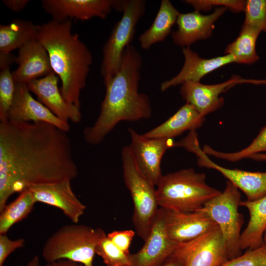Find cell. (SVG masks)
<instances>
[{
    "label": "cell",
    "mask_w": 266,
    "mask_h": 266,
    "mask_svg": "<svg viewBox=\"0 0 266 266\" xmlns=\"http://www.w3.org/2000/svg\"><path fill=\"white\" fill-rule=\"evenodd\" d=\"M67 133L43 122H0V211L31 186L77 177Z\"/></svg>",
    "instance_id": "6da1fadb"
},
{
    "label": "cell",
    "mask_w": 266,
    "mask_h": 266,
    "mask_svg": "<svg viewBox=\"0 0 266 266\" xmlns=\"http://www.w3.org/2000/svg\"><path fill=\"white\" fill-rule=\"evenodd\" d=\"M142 58L132 45L123 52L117 72L104 85L105 94L99 116L94 124L84 128L85 141L96 145L121 121L135 122L149 118L152 108L149 97L138 91Z\"/></svg>",
    "instance_id": "7a4b0ae2"
},
{
    "label": "cell",
    "mask_w": 266,
    "mask_h": 266,
    "mask_svg": "<svg viewBox=\"0 0 266 266\" xmlns=\"http://www.w3.org/2000/svg\"><path fill=\"white\" fill-rule=\"evenodd\" d=\"M72 27V20L52 19L39 25L37 40L46 50L52 69L61 81L62 96L80 109V94L86 85L93 56Z\"/></svg>",
    "instance_id": "3957f363"
},
{
    "label": "cell",
    "mask_w": 266,
    "mask_h": 266,
    "mask_svg": "<svg viewBox=\"0 0 266 266\" xmlns=\"http://www.w3.org/2000/svg\"><path fill=\"white\" fill-rule=\"evenodd\" d=\"M156 187L160 207L184 212L202 208L221 193L207 184L204 173L192 168L163 175Z\"/></svg>",
    "instance_id": "277c9868"
},
{
    "label": "cell",
    "mask_w": 266,
    "mask_h": 266,
    "mask_svg": "<svg viewBox=\"0 0 266 266\" xmlns=\"http://www.w3.org/2000/svg\"><path fill=\"white\" fill-rule=\"evenodd\" d=\"M106 235L100 228L72 223L57 230L46 241L42 256L46 263L67 260L93 266L96 248Z\"/></svg>",
    "instance_id": "5b68a950"
},
{
    "label": "cell",
    "mask_w": 266,
    "mask_h": 266,
    "mask_svg": "<svg viewBox=\"0 0 266 266\" xmlns=\"http://www.w3.org/2000/svg\"><path fill=\"white\" fill-rule=\"evenodd\" d=\"M121 159L124 183L133 205V222L137 234L145 241L160 208L156 189L138 169L128 146L122 148Z\"/></svg>",
    "instance_id": "8992f818"
},
{
    "label": "cell",
    "mask_w": 266,
    "mask_h": 266,
    "mask_svg": "<svg viewBox=\"0 0 266 266\" xmlns=\"http://www.w3.org/2000/svg\"><path fill=\"white\" fill-rule=\"evenodd\" d=\"M240 201L239 189L228 181L224 191L200 209L209 215L219 228L230 260L242 254L240 232L243 217L238 212Z\"/></svg>",
    "instance_id": "52a82bcc"
},
{
    "label": "cell",
    "mask_w": 266,
    "mask_h": 266,
    "mask_svg": "<svg viewBox=\"0 0 266 266\" xmlns=\"http://www.w3.org/2000/svg\"><path fill=\"white\" fill-rule=\"evenodd\" d=\"M146 2L144 0H125L123 14L114 26L103 45L100 73L104 84L118 70L123 52L131 44L137 25L145 12Z\"/></svg>",
    "instance_id": "ba28073f"
},
{
    "label": "cell",
    "mask_w": 266,
    "mask_h": 266,
    "mask_svg": "<svg viewBox=\"0 0 266 266\" xmlns=\"http://www.w3.org/2000/svg\"><path fill=\"white\" fill-rule=\"evenodd\" d=\"M175 146L184 147L196 154L199 166L218 171L245 194L246 200H255L266 195V172L231 169L215 163L200 148L195 131L190 132L187 136L175 142Z\"/></svg>",
    "instance_id": "9c48e42d"
},
{
    "label": "cell",
    "mask_w": 266,
    "mask_h": 266,
    "mask_svg": "<svg viewBox=\"0 0 266 266\" xmlns=\"http://www.w3.org/2000/svg\"><path fill=\"white\" fill-rule=\"evenodd\" d=\"M174 253L181 259L183 266H221L230 260L218 226L192 240L180 243Z\"/></svg>",
    "instance_id": "30bf717a"
},
{
    "label": "cell",
    "mask_w": 266,
    "mask_h": 266,
    "mask_svg": "<svg viewBox=\"0 0 266 266\" xmlns=\"http://www.w3.org/2000/svg\"><path fill=\"white\" fill-rule=\"evenodd\" d=\"M131 144L128 146L140 173L155 186L163 174L161 161L165 152L174 147L172 138H148L128 128Z\"/></svg>",
    "instance_id": "8fae6325"
},
{
    "label": "cell",
    "mask_w": 266,
    "mask_h": 266,
    "mask_svg": "<svg viewBox=\"0 0 266 266\" xmlns=\"http://www.w3.org/2000/svg\"><path fill=\"white\" fill-rule=\"evenodd\" d=\"M179 244L169 238L166 209L160 207L144 245L137 252L130 255L131 266H161Z\"/></svg>",
    "instance_id": "7c38bea8"
},
{
    "label": "cell",
    "mask_w": 266,
    "mask_h": 266,
    "mask_svg": "<svg viewBox=\"0 0 266 266\" xmlns=\"http://www.w3.org/2000/svg\"><path fill=\"white\" fill-rule=\"evenodd\" d=\"M120 0H43L42 8L52 19L85 21L98 17L105 19L112 10L118 11Z\"/></svg>",
    "instance_id": "4fadbf2b"
},
{
    "label": "cell",
    "mask_w": 266,
    "mask_h": 266,
    "mask_svg": "<svg viewBox=\"0 0 266 266\" xmlns=\"http://www.w3.org/2000/svg\"><path fill=\"white\" fill-rule=\"evenodd\" d=\"M36 202H42L57 207L74 223H78L86 206L73 191L71 181L35 185L30 186Z\"/></svg>",
    "instance_id": "5bb4252c"
},
{
    "label": "cell",
    "mask_w": 266,
    "mask_h": 266,
    "mask_svg": "<svg viewBox=\"0 0 266 266\" xmlns=\"http://www.w3.org/2000/svg\"><path fill=\"white\" fill-rule=\"evenodd\" d=\"M166 222L169 238L179 244L192 240L217 226L201 209L190 212L166 209Z\"/></svg>",
    "instance_id": "9a60e30c"
},
{
    "label": "cell",
    "mask_w": 266,
    "mask_h": 266,
    "mask_svg": "<svg viewBox=\"0 0 266 266\" xmlns=\"http://www.w3.org/2000/svg\"><path fill=\"white\" fill-rule=\"evenodd\" d=\"M8 120L15 122H43L68 132V122L56 116L46 106L32 96L27 84H15V91L8 115Z\"/></svg>",
    "instance_id": "2e32d148"
},
{
    "label": "cell",
    "mask_w": 266,
    "mask_h": 266,
    "mask_svg": "<svg viewBox=\"0 0 266 266\" xmlns=\"http://www.w3.org/2000/svg\"><path fill=\"white\" fill-rule=\"evenodd\" d=\"M59 77L53 72L27 84L31 92L34 93L38 101L61 120L79 123L82 119L80 109L67 102L58 87Z\"/></svg>",
    "instance_id": "e0dca14e"
},
{
    "label": "cell",
    "mask_w": 266,
    "mask_h": 266,
    "mask_svg": "<svg viewBox=\"0 0 266 266\" xmlns=\"http://www.w3.org/2000/svg\"><path fill=\"white\" fill-rule=\"evenodd\" d=\"M241 79L240 76L233 75L225 82L214 85L186 81L181 84L180 93L186 102L205 117L223 105L224 99L220 94L237 84Z\"/></svg>",
    "instance_id": "ac0fdd59"
},
{
    "label": "cell",
    "mask_w": 266,
    "mask_h": 266,
    "mask_svg": "<svg viewBox=\"0 0 266 266\" xmlns=\"http://www.w3.org/2000/svg\"><path fill=\"white\" fill-rule=\"evenodd\" d=\"M227 9L224 6L217 7L209 15L202 14L197 10L180 13L176 22L178 29L171 33L173 42L184 48L209 38L212 35L214 23Z\"/></svg>",
    "instance_id": "d6986e66"
},
{
    "label": "cell",
    "mask_w": 266,
    "mask_h": 266,
    "mask_svg": "<svg viewBox=\"0 0 266 266\" xmlns=\"http://www.w3.org/2000/svg\"><path fill=\"white\" fill-rule=\"evenodd\" d=\"M15 63L18 66L12 72L15 84H27L54 72L46 50L37 39L19 49Z\"/></svg>",
    "instance_id": "ffe728a7"
},
{
    "label": "cell",
    "mask_w": 266,
    "mask_h": 266,
    "mask_svg": "<svg viewBox=\"0 0 266 266\" xmlns=\"http://www.w3.org/2000/svg\"><path fill=\"white\" fill-rule=\"evenodd\" d=\"M182 53L184 63L181 69L176 76L161 83L160 90L162 92L186 81L200 82L206 74L224 66L235 62L234 59L230 55L210 59L202 58L190 47L183 48Z\"/></svg>",
    "instance_id": "44dd1931"
},
{
    "label": "cell",
    "mask_w": 266,
    "mask_h": 266,
    "mask_svg": "<svg viewBox=\"0 0 266 266\" xmlns=\"http://www.w3.org/2000/svg\"><path fill=\"white\" fill-rule=\"evenodd\" d=\"M205 121L191 104L186 102L163 123L143 134L148 138H172L186 131H196Z\"/></svg>",
    "instance_id": "7402d4cb"
},
{
    "label": "cell",
    "mask_w": 266,
    "mask_h": 266,
    "mask_svg": "<svg viewBox=\"0 0 266 266\" xmlns=\"http://www.w3.org/2000/svg\"><path fill=\"white\" fill-rule=\"evenodd\" d=\"M240 205L245 207L250 215L247 225L241 234V248L247 250L259 247L264 243L266 231V195L253 201L241 200Z\"/></svg>",
    "instance_id": "603a6c76"
},
{
    "label": "cell",
    "mask_w": 266,
    "mask_h": 266,
    "mask_svg": "<svg viewBox=\"0 0 266 266\" xmlns=\"http://www.w3.org/2000/svg\"><path fill=\"white\" fill-rule=\"evenodd\" d=\"M179 14L169 0H162L153 23L138 37L140 47L148 50L154 44L165 40L172 33V27Z\"/></svg>",
    "instance_id": "cb8c5ba5"
},
{
    "label": "cell",
    "mask_w": 266,
    "mask_h": 266,
    "mask_svg": "<svg viewBox=\"0 0 266 266\" xmlns=\"http://www.w3.org/2000/svg\"><path fill=\"white\" fill-rule=\"evenodd\" d=\"M39 25L22 19L0 25V52L11 53L30 41L37 39Z\"/></svg>",
    "instance_id": "d4e9b609"
},
{
    "label": "cell",
    "mask_w": 266,
    "mask_h": 266,
    "mask_svg": "<svg viewBox=\"0 0 266 266\" xmlns=\"http://www.w3.org/2000/svg\"><path fill=\"white\" fill-rule=\"evenodd\" d=\"M261 33L252 28L242 26L238 37L226 48V55L232 56L235 62L252 64L259 59L256 50V42Z\"/></svg>",
    "instance_id": "484cf974"
},
{
    "label": "cell",
    "mask_w": 266,
    "mask_h": 266,
    "mask_svg": "<svg viewBox=\"0 0 266 266\" xmlns=\"http://www.w3.org/2000/svg\"><path fill=\"white\" fill-rule=\"evenodd\" d=\"M35 203L32 193L27 189L6 204L0 211V234H6L13 225L25 219Z\"/></svg>",
    "instance_id": "4316f807"
},
{
    "label": "cell",
    "mask_w": 266,
    "mask_h": 266,
    "mask_svg": "<svg viewBox=\"0 0 266 266\" xmlns=\"http://www.w3.org/2000/svg\"><path fill=\"white\" fill-rule=\"evenodd\" d=\"M202 150L207 155L233 162L248 158L255 154L266 152V125L247 147L239 151L232 153L219 152L207 145H204Z\"/></svg>",
    "instance_id": "83f0119b"
},
{
    "label": "cell",
    "mask_w": 266,
    "mask_h": 266,
    "mask_svg": "<svg viewBox=\"0 0 266 266\" xmlns=\"http://www.w3.org/2000/svg\"><path fill=\"white\" fill-rule=\"evenodd\" d=\"M96 254L101 258L106 266H131L130 255H127L117 247L107 236L99 241Z\"/></svg>",
    "instance_id": "f1b7e54d"
},
{
    "label": "cell",
    "mask_w": 266,
    "mask_h": 266,
    "mask_svg": "<svg viewBox=\"0 0 266 266\" xmlns=\"http://www.w3.org/2000/svg\"><path fill=\"white\" fill-rule=\"evenodd\" d=\"M15 91V83L10 68L0 72V122L8 120V115Z\"/></svg>",
    "instance_id": "f546056e"
},
{
    "label": "cell",
    "mask_w": 266,
    "mask_h": 266,
    "mask_svg": "<svg viewBox=\"0 0 266 266\" xmlns=\"http://www.w3.org/2000/svg\"><path fill=\"white\" fill-rule=\"evenodd\" d=\"M242 26L259 32H266V0H246Z\"/></svg>",
    "instance_id": "4dcf8cb0"
},
{
    "label": "cell",
    "mask_w": 266,
    "mask_h": 266,
    "mask_svg": "<svg viewBox=\"0 0 266 266\" xmlns=\"http://www.w3.org/2000/svg\"><path fill=\"white\" fill-rule=\"evenodd\" d=\"M221 266H266V243L229 260Z\"/></svg>",
    "instance_id": "1f68e13d"
},
{
    "label": "cell",
    "mask_w": 266,
    "mask_h": 266,
    "mask_svg": "<svg viewBox=\"0 0 266 266\" xmlns=\"http://www.w3.org/2000/svg\"><path fill=\"white\" fill-rule=\"evenodd\" d=\"M184 1L199 11L209 10L213 6L218 5L226 7L233 12L244 11L246 3V0H186Z\"/></svg>",
    "instance_id": "d6a6232c"
},
{
    "label": "cell",
    "mask_w": 266,
    "mask_h": 266,
    "mask_svg": "<svg viewBox=\"0 0 266 266\" xmlns=\"http://www.w3.org/2000/svg\"><path fill=\"white\" fill-rule=\"evenodd\" d=\"M135 235L131 230L112 231L107 234L108 238L120 249L130 255V247Z\"/></svg>",
    "instance_id": "836d02e7"
},
{
    "label": "cell",
    "mask_w": 266,
    "mask_h": 266,
    "mask_svg": "<svg viewBox=\"0 0 266 266\" xmlns=\"http://www.w3.org/2000/svg\"><path fill=\"white\" fill-rule=\"evenodd\" d=\"M25 243L23 238L12 240L6 234H0V266H3L8 257L16 250L22 248Z\"/></svg>",
    "instance_id": "e575fe53"
},
{
    "label": "cell",
    "mask_w": 266,
    "mask_h": 266,
    "mask_svg": "<svg viewBox=\"0 0 266 266\" xmlns=\"http://www.w3.org/2000/svg\"><path fill=\"white\" fill-rule=\"evenodd\" d=\"M2 2L10 10L18 12L22 10L30 1L29 0H3Z\"/></svg>",
    "instance_id": "d590c367"
},
{
    "label": "cell",
    "mask_w": 266,
    "mask_h": 266,
    "mask_svg": "<svg viewBox=\"0 0 266 266\" xmlns=\"http://www.w3.org/2000/svg\"><path fill=\"white\" fill-rule=\"evenodd\" d=\"M16 56L11 53L0 52V70L6 68H10L13 63H15Z\"/></svg>",
    "instance_id": "8d00e7d4"
},
{
    "label": "cell",
    "mask_w": 266,
    "mask_h": 266,
    "mask_svg": "<svg viewBox=\"0 0 266 266\" xmlns=\"http://www.w3.org/2000/svg\"><path fill=\"white\" fill-rule=\"evenodd\" d=\"M161 266H183L181 259L174 252Z\"/></svg>",
    "instance_id": "74e56055"
},
{
    "label": "cell",
    "mask_w": 266,
    "mask_h": 266,
    "mask_svg": "<svg viewBox=\"0 0 266 266\" xmlns=\"http://www.w3.org/2000/svg\"><path fill=\"white\" fill-rule=\"evenodd\" d=\"M80 264L67 260H60L47 263L45 266H82Z\"/></svg>",
    "instance_id": "f35d334b"
},
{
    "label": "cell",
    "mask_w": 266,
    "mask_h": 266,
    "mask_svg": "<svg viewBox=\"0 0 266 266\" xmlns=\"http://www.w3.org/2000/svg\"><path fill=\"white\" fill-rule=\"evenodd\" d=\"M251 83L254 85H266V79H246L241 78L238 82L239 83Z\"/></svg>",
    "instance_id": "ab89813d"
},
{
    "label": "cell",
    "mask_w": 266,
    "mask_h": 266,
    "mask_svg": "<svg viewBox=\"0 0 266 266\" xmlns=\"http://www.w3.org/2000/svg\"><path fill=\"white\" fill-rule=\"evenodd\" d=\"M248 158L257 161H266V153H257L251 155Z\"/></svg>",
    "instance_id": "60d3db41"
},
{
    "label": "cell",
    "mask_w": 266,
    "mask_h": 266,
    "mask_svg": "<svg viewBox=\"0 0 266 266\" xmlns=\"http://www.w3.org/2000/svg\"><path fill=\"white\" fill-rule=\"evenodd\" d=\"M24 266H40L39 258L37 256H34Z\"/></svg>",
    "instance_id": "b9f144b4"
},
{
    "label": "cell",
    "mask_w": 266,
    "mask_h": 266,
    "mask_svg": "<svg viewBox=\"0 0 266 266\" xmlns=\"http://www.w3.org/2000/svg\"><path fill=\"white\" fill-rule=\"evenodd\" d=\"M264 241L265 243H266V231H265L264 234Z\"/></svg>",
    "instance_id": "7bdbcfd3"
}]
</instances>
